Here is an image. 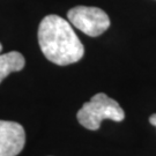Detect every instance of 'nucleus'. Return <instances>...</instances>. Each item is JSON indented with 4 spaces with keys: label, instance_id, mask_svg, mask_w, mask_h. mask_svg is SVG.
<instances>
[{
    "label": "nucleus",
    "instance_id": "obj_1",
    "mask_svg": "<svg viewBox=\"0 0 156 156\" xmlns=\"http://www.w3.org/2000/svg\"><path fill=\"white\" fill-rule=\"evenodd\" d=\"M37 37L42 53L56 65L67 66L84 56V46L72 24L59 15H46L39 23Z\"/></svg>",
    "mask_w": 156,
    "mask_h": 156
},
{
    "label": "nucleus",
    "instance_id": "obj_2",
    "mask_svg": "<svg viewBox=\"0 0 156 156\" xmlns=\"http://www.w3.org/2000/svg\"><path fill=\"white\" fill-rule=\"evenodd\" d=\"M76 118L84 128L96 131L101 127V123L104 119H110L117 123L123 122L125 112L118 102L104 93H98L82 105L76 113Z\"/></svg>",
    "mask_w": 156,
    "mask_h": 156
},
{
    "label": "nucleus",
    "instance_id": "obj_3",
    "mask_svg": "<svg viewBox=\"0 0 156 156\" xmlns=\"http://www.w3.org/2000/svg\"><path fill=\"white\" fill-rule=\"evenodd\" d=\"M67 17L71 24L88 36L97 37L110 27V19L98 7L76 6L69 9Z\"/></svg>",
    "mask_w": 156,
    "mask_h": 156
},
{
    "label": "nucleus",
    "instance_id": "obj_4",
    "mask_svg": "<svg viewBox=\"0 0 156 156\" xmlns=\"http://www.w3.org/2000/svg\"><path fill=\"white\" fill-rule=\"evenodd\" d=\"M26 145V131L21 124L0 120V156L19 155Z\"/></svg>",
    "mask_w": 156,
    "mask_h": 156
},
{
    "label": "nucleus",
    "instance_id": "obj_5",
    "mask_svg": "<svg viewBox=\"0 0 156 156\" xmlns=\"http://www.w3.org/2000/svg\"><path fill=\"white\" fill-rule=\"evenodd\" d=\"M26 65V59L23 55L17 51H11L0 55V83L11 73L22 71Z\"/></svg>",
    "mask_w": 156,
    "mask_h": 156
},
{
    "label": "nucleus",
    "instance_id": "obj_6",
    "mask_svg": "<svg viewBox=\"0 0 156 156\" xmlns=\"http://www.w3.org/2000/svg\"><path fill=\"white\" fill-rule=\"evenodd\" d=\"M149 123H151L153 126H155L156 127V113L151 115V117H149Z\"/></svg>",
    "mask_w": 156,
    "mask_h": 156
},
{
    "label": "nucleus",
    "instance_id": "obj_7",
    "mask_svg": "<svg viewBox=\"0 0 156 156\" xmlns=\"http://www.w3.org/2000/svg\"><path fill=\"white\" fill-rule=\"evenodd\" d=\"M1 50H2V45H1V43H0V52H1Z\"/></svg>",
    "mask_w": 156,
    "mask_h": 156
}]
</instances>
